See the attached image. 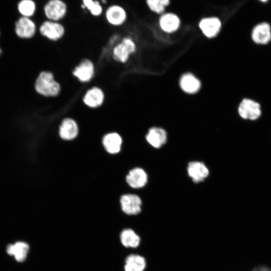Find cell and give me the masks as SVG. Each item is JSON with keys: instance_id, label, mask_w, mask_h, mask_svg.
I'll list each match as a JSON object with an SVG mask.
<instances>
[{"instance_id": "cell-1", "label": "cell", "mask_w": 271, "mask_h": 271, "mask_svg": "<svg viewBox=\"0 0 271 271\" xmlns=\"http://www.w3.org/2000/svg\"><path fill=\"white\" fill-rule=\"evenodd\" d=\"M35 89L40 95L46 97H58L62 91L61 83L49 71H41L35 82Z\"/></svg>"}, {"instance_id": "cell-2", "label": "cell", "mask_w": 271, "mask_h": 271, "mask_svg": "<svg viewBox=\"0 0 271 271\" xmlns=\"http://www.w3.org/2000/svg\"><path fill=\"white\" fill-rule=\"evenodd\" d=\"M137 50V45L133 38L128 35L124 36L113 46L112 59L116 63L125 64Z\"/></svg>"}, {"instance_id": "cell-3", "label": "cell", "mask_w": 271, "mask_h": 271, "mask_svg": "<svg viewBox=\"0 0 271 271\" xmlns=\"http://www.w3.org/2000/svg\"><path fill=\"white\" fill-rule=\"evenodd\" d=\"M103 16L106 23L114 28L124 26L128 19V13L126 8L117 3L109 4L105 8Z\"/></svg>"}, {"instance_id": "cell-4", "label": "cell", "mask_w": 271, "mask_h": 271, "mask_svg": "<svg viewBox=\"0 0 271 271\" xmlns=\"http://www.w3.org/2000/svg\"><path fill=\"white\" fill-rule=\"evenodd\" d=\"M96 68L94 62L90 58L82 59L72 70V75L77 81L82 84L90 82L94 78Z\"/></svg>"}, {"instance_id": "cell-5", "label": "cell", "mask_w": 271, "mask_h": 271, "mask_svg": "<svg viewBox=\"0 0 271 271\" xmlns=\"http://www.w3.org/2000/svg\"><path fill=\"white\" fill-rule=\"evenodd\" d=\"M69 7L65 0H48L44 6V13L48 20L61 22L67 17Z\"/></svg>"}, {"instance_id": "cell-6", "label": "cell", "mask_w": 271, "mask_h": 271, "mask_svg": "<svg viewBox=\"0 0 271 271\" xmlns=\"http://www.w3.org/2000/svg\"><path fill=\"white\" fill-rule=\"evenodd\" d=\"M105 99L104 90L99 86L93 85L85 90L82 97V102L88 109L96 110L104 105Z\"/></svg>"}, {"instance_id": "cell-7", "label": "cell", "mask_w": 271, "mask_h": 271, "mask_svg": "<svg viewBox=\"0 0 271 271\" xmlns=\"http://www.w3.org/2000/svg\"><path fill=\"white\" fill-rule=\"evenodd\" d=\"M41 35L52 42H57L63 39L66 33V28L61 22L46 20L39 28Z\"/></svg>"}, {"instance_id": "cell-8", "label": "cell", "mask_w": 271, "mask_h": 271, "mask_svg": "<svg viewBox=\"0 0 271 271\" xmlns=\"http://www.w3.org/2000/svg\"><path fill=\"white\" fill-rule=\"evenodd\" d=\"M80 131L79 123L71 116L62 119L58 127V134L65 142H71L76 139Z\"/></svg>"}, {"instance_id": "cell-9", "label": "cell", "mask_w": 271, "mask_h": 271, "mask_svg": "<svg viewBox=\"0 0 271 271\" xmlns=\"http://www.w3.org/2000/svg\"><path fill=\"white\" fill-rule=\"evenodd\" d=\"M119 202L121 210L126 215H136L141 212L142 201L137 194H122L119 198Z\"/></svg>"}, {"instance_id": "cell-10", "label": "cell", "mask_w": 271, "mask_h": 271, "mask_svg": "<svg viewBox=\"0 0 271 271\" xmlns=\"http://www.w3.org/2000/svg\"><path fill=\"white\" fill-rule=\"evenodd\" d=\"M104 150L110 155L119 153L121 150L123 138L116 131H109L105 133L101 140Z\"/></svg>"}, {"instance_id": "cell-11", "label": "cell", "mask_w": 271, "mask_h": 271, "mask_svg": "<svg viewBox=\"0 0 271 271\" xmlns=\"http://www.w3.org/2000/svg\"><path fill=\"white\" fill-rule=\"evenodd\" d=\"M198 27L206 38L212 39L216 37L220 33L222 22L220 18L217 16L205 17L200 20Z\"/></svg>"}, {"instance_id": "cell-12", "label": "cell", "mask_w": 271, "mask_h": 271, "mask_svg": "<svg viewBox=\"0 0 271 271\" xmlns=\"http://www.w3.org/2000/svg\"><path fill=\"white\" fill-rule=\"evenodd\" d=\"M237 110L238 114L241 118L251 120L257 119L261 113L260 104L249 98L242 99Z\"/></svg>"}, {"instance_id": "cell-13", "label": "cell", "mask_w": 271, "mask_h": 271, "mask_svg": "<svg viewBox=\"0 0 271 271\" xmlns=\"http://www.w3.org/2000/svg\"><path fill=\"white\" fill-rule=\"evenodd\" d=\"M128 186L134 189L144 187L148 183V176L142 168L134 167L129 170L125 176Z\"/></svg>"}, {"instance_id": "cell-14", "label": "cell", "mask_w": 271, "mask_h": 271, "mask_svg": "<svg viewBox=\"0 0 271 271\" xmlns=\"http://www.w3.org/2000/svg\"><path fill=\"white\" fill-rule=\"evenodd\" d=\"M181 20L175 13L165 12L160 15L158 18V24L161 29L168 34L176 32L180 27Z\"/></svg>"}, {"instance_id": "cell-15", "label": "cell", "mask_w": 271, "mask_h": 271, "mask_svg": "<svg viewBox=\"0 0 271 271\" xmlns=\"http://www.w3.org/2000/svg\"><path fill=\"white\" fill-rule=\"evenodd\" d=\"M187 171L189 177L196 183L203 181L209 174V169L205 164L199 161L189 163Z\"/></svg>"}, {"instance_id": "cell-16", "label": "cell", "mask_w": 271, "mask_h": 271, "mask_svg": "<svg viewBox=\"0 0 271 271\" xmlns=\"http://www.w3.org/2000/svg\"><path fill=\"white\" fill-rule=\"evenodd\" d=\"M179 85L181 89L185 93L194 94L200 90L201 83L192 73H186L181 76Z\"/></svg>"}, {"instance_id": "cell-17", "label": "cell", "mask_w": 271, "mask_h": 271, "mask_svg": "<svg viewBox=\"0 0 271 271\" xmlns=\"http://www.w3.org/2000/svg\"><path fill=\"white\" fill-rule=\"evenodd\" d=\"M147 143L156 149H159L167 142V133L166 130L160 127L150 128L145 136Z\"/></svg>"}, {"instance_id": "cell-18", "label": "cell", "mask_w": 271, "mask_h": 271, "mask_svg": "<svg viewBox=\"0 0 271 271\" xmlns=\"http://www.w3.org/2000/svg\"><path fill=\"white\" fill-rule=\"evenodd\" d=\"M36 25L29 18L23 17L19 19L15 24V32L21 38H31L36 32Z\"/></svg>"}, {"instance_id": "cell-19", "label": "cell", "mask_w": 271, "mask_h": 271, "mask_svg": "<svg viewBox=\"0 0 271 271\" xmlns=\"http://www.w3.org/2000/svg\"><path fill=\"white\" fill-rule=\"evenodd\" d=\"M253 41L259 45H265L271 40V29L267 23H262L256 25L251 33Z\"/></svg>"}, {"instance_id": "cell-20", "label": "cell", "mask_w": 271, "mask_h": 271, "mask_svg": "<svg viewBox=\"0 0 271 271\" xmlns=\"http://www.w3.org/2000/svg\"><path fill=\"white\" fill-rule=\"evenodd\" d=\"M29 249V245L24 242H17L14 244H9L7 248V253L14 255L15 259L19 262L24 261Z\"/></svg>"}, {"instance_id": "cell-21", "label": "cell", "mask_w": 271, "mask_h": 271, "mask_svg": "<svg viewBox=\"0 0 271 271\" xmlns=\"http://www.w3.org/2000/svg\"><path fill=\"white\" fill-rule=\"evenodd\" d=\"M80 7L94 18L103 16L104 10L99 0H81Z\"/></svg>"}, {"instance_id": "cell-22", "label": "cell", "mask_w": 271, "mask_h": 271, "mask_svg": "<svg viewBox=\"0 0 271 271\" xmlns=\"http://www.w3.org/2000/svg\"><path fill=\"white\" fill-rule=\"evenodd\" d=\"M146 265L145 259L138 254H130L125 260V271H143Z\"/></svg>"}, {"instance_id": "cell-23", "label": "cell", "mask_w": 271, "mask_h": 271, "mask_svg": "<svg viewBox=\"0 0 271 271\" xmlns=\"http://www.w3.org/2000/svg\"><path fill=\"white\" fill-rule=\"evenodd\" d=\"M120 239L122 244L126 247L135 248L140 243V236L131 229H123L120 234Z\"/></svg>"}, {"instance_id": "cell-24", "label": "cell", "mask_w": 271, "mask_h": 271, "mask_svg": "<svg viewBox=\"0 0 271 271\" xmlns=\"http://www.w3.org/2000/svg\"><path fill=\"white\" fill-rule=\"evenodd\" d=\"M170 3V0H145V5L148 10L158 15L166 12Z\"/></svg>"}, {"instance_id": "cell-25", "label": "cell", "mask_w": 271, "mask_h": 271, "mask_svg": "<svg viewBox=\"0 0 271 271\" xmlns=\"http://www.w3.org/2000/svg\"><path fill=\"white\" fill-rule=\"evenodd\" d=\"M18 7L20 13L26 17L32 16L36 10L35 4L32 0H22Z\"/></svg>"}, {"instance_id": "cell-26", "label": "cell", "mask_w": 271, "mask_h": 271, "mask_svg": "<svg viewBox=\"0 0 271 271\" xmlns=\"http://www.w3.org/2000/svg\"><path fill=\"white\" fill-rule=\"evenodd\" d=\"M252 271H271V269L265 266H260L254 268Z\"/></svg>"}, {"instance_id": "cell-27", "label": "cell", "mask_w": 271, "mask_h": 271, "mask_svg": "<svg viewBox=\"0 0 271 271\" xmlns=\"http://www.w3.org/2000/svg\"><path fill=\"white\" fill-rule=\"evenodd\" d=\"M101 4L104 6L107 4V0H99Z\"/></svg>"}, {"instance_id": "cell-28", "label": "cell", "mask_w": 271, "mask_h": 271, "mask_svg": "<svg viewBox=\"0 0 271 271\" xmlns=\"http://www.w3.org/2000/svg\"><path fill=\"white\" fill-rule=\"evenodd\" d=\"M261 2H266V1H267V0H259Z\"/></svg>"}, {"instance_id": "cell-29", "label": "cell", "mask_w": 271, "mask_h": 271, "mask_svg": "<svg viewBox=\"0 0 271 271\" xmlns=\"http://www.w3.org/2000/svg\"><path fill=\"white\" fill-rule=\"evenodd\" d=\"M2 53V49L0 48V55H1Z\"/></svg>"}]
</instances>
